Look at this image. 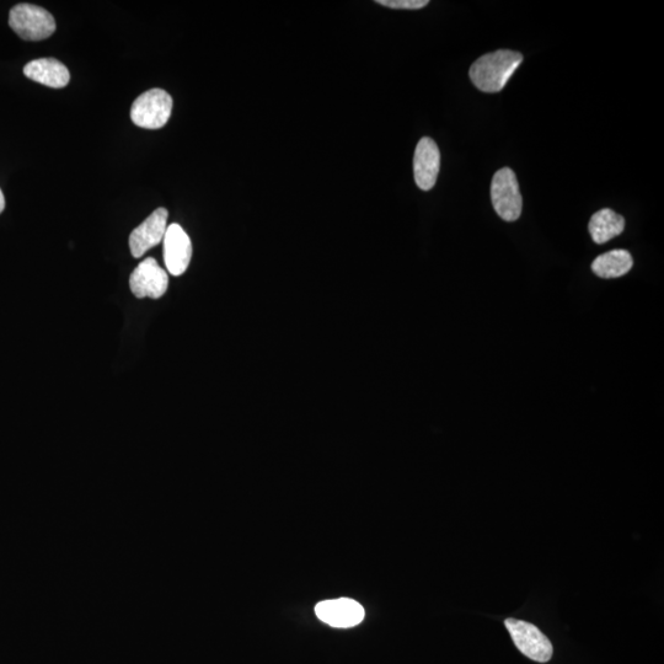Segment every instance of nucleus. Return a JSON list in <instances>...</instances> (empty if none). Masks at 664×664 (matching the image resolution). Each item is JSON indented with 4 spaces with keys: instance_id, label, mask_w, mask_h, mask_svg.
<instances>
[{
    "instance_id": "obj_1",
    "label": "nucleus",
    "mask_w": 664,
    "mask_h": 664,
    "mask_svg": "<svg viewBox=\"0 0 664 664\" xmlns=\"http://www.w3.org/2000/svg\"><path fill=\"white\" fill-rule=\"evenodd\" d=\"M523 56L519 52L500 50L480 57L470 68L471 82L484 93H498L506 87Z\"/></svg>"
},
{
    "instance_id": "obj_2",
    "label": "nucleus",
    "mask_w": 664,
    "mask_h": 664,
    "mask_svg": "<svg viewBox=\"0 0 664 664\" xmlns=\"http://www.w3.org/2000/svg\"><path fill=\"white\" fill-rule=\"evenodd\" d=\"M9 25L25 41H42L56 31V20L46 9L19 4L10 10Z\"/></svg>"
},
{
    "instance_id": "obj_3",
    "label": "nucleus",
    "mask_w": 664,
    "mask_h": 664,
    "mask_svg": "<svg viewBox=\"0 0 664 664\" xmlns=\"http://www.w3.org/2000/svg\"><path fill=\"white\" fill-rule=\"evenodd\" d=\"M173 98L163 89H152L139 95L132 104L131 120L146 130H159L170 120Z\"/></svg>"
},
{
    "instance_id": "obj_4",
    "label": "nucleus",
    "mask_w": 664,
    "mask_h": 664,
    "mask_svg": "<svg viewBox=\"0 0 664 664\" xmlns=\"http://www.w3.org/2000/svg\"><path fill=\"white\" fill-rule=\"evenodd\" d=\"M491 200L503 221L516 222L522 214L523 198L516 174L510 168L498 170L491 182Z\"/></svg>"
},
{
    "instance_id": "obj_5",
    "label": "nucleus",
    "mask_w": 664,
    "mask_h": 664,
    "mask_svg": "<svg viewBox=\"0 0 664 664\" xmlns=\"http://www.w3.org/2000/svg\"><path fill=\"white\" fill-rule=\"evenodd\" d=\"M505 625L514 645L524 656L539 663L551 660L554 653L553 645L537 626L512 618L507 619Z\"/></svg>"
},
{
    "instance_id": "obj_6",
    "label": "nucleus",
    "mask_w": 664,
    "mask_h": 664,
    "mask_svg": "<svg viewBox=\"0 0 664 664\" xmlns=\"http://www.w3.org/2000/svg\"><path fill=\"white\" fill-rule=\"evenodd\" d=\"M169 277L153 257L143 260L132 272L131 291L139 299H159L168 291Z\"/></svg>"
},
{
    "instance_id": "obj_7",
    "label": "nucleus",
    "mask_w": 664,
    "mask_h": 664,
    "mask_svg": "<svg viewBox=\"0 0 664 664\" xmlns=\"http://www.w3.org/2000/svg\"><path fill=\"white\" fill-rule=\"evenodd\" d=\"M164 261L166 269L173 276L184 275L192 257V243L189 235L179 224H171L164 237Z\"/></svg>"
},
{
    "instance_id": "obj_8",
    "label": "nucleus",
    "mask_w": 664,
    "mask_h": 664,
    "mask_svg": "<svg viewBox=\"0 0 664 664\" xmlns=\"http://www.w3.org/2000/svg\"><path fill=\"white\" fill-rule=\"evenodd\" d=\"M169 213L165 208H158L141 226L130 235L131 254L136 259L142 257L148 250L162 243L168 229Z\"/></svg>"
},
{
    "instance_id": "obj_9",
    "label": "nucleus",
    "mask_w": 664,
    "mask_h": 664,
    "mask_svg": "<svg viewBox=\"0 0 664 664\" xmlns=\"http://www.w3.org/2000/svg\"><path fill=\"white\" fill-rule=\"evenodd\" d=\"M439 168H441V152L435 141L423 137L417 143L414 157V175L416 185L422 191H430L435 187Z\"/></svg>"
},
{
    "instance_id": "obj_10",
    "label": "nucleus",
    "mask_w": 664,
    "mask_h": 664,
    "mask_svg": "<svg viewBox=\"0 0 664 664\" xmlns=\"http://www.w3.org/2000/svg\"><path fill=\"white\" fill-rule=\"evenodd\" d=\"M315 613L323 623L339 629L353 628L364 619L362 605L350 598L321 602L315 608Z\"/></svg>"
},
{
    "instance_id": "obj_11",
    "label": "nucleus",
    "mask_w": 664,
    "mask_h": 664,
    "mask_svg": "<svg viewBox=\"0 0 664 664\" xmlns=\"http://www.w3.org/2000/svg\"><path fill=\"white\" fill-rule=\"evenodd\" d=\"M24 74L36 83L55 89L67 87L71 80L68 68L55 58H40L26 64Z\"/></svg>"
},
{
    "instance_id": "obj_12",
    "label": "nucleus",
    "mask_w": 664,
    "mask_h": 664,
    "mask_svg": "<svg viewBox=\"0 0 664 664\" xmlns=\"http://www.w3.org/2000/svg\"><path fill=\"white\" fill-rule=\"evenodd\" d=\"M594 243L605 244L624 232L625 219L609 208L594 213L588 224Z\"/></svg>"
},
{
    "instance_id": "obj_13",
    "label": "nucleus",
    "mask_w": 664,
    "mask_h": 664,
    "mask_svg": "<svg viewBox=\"0 0 664 664\" xmlns=\"http://www.w3.org/2000/svg\"><path fill=\"white\" fill-rule=\"evenodd\" d=\"M634 260L629 251L613 250L593 261L592 271L601 278H618L633 269Z\"/></svg>"
},
{
    "instance_id": "obj_14",
    "label": "nucleus",
    "mask_w": 664,
    "mask_h": 664,
    "mask_svg": "<svg viewBox=\"0 0 664 664\" xmlns=\"http://www.w3.org/2000/svg\"><path fill=\"white\" fill-rule=\"evenodd\" d=\"M377 3L392 9L417 10L425 8L430 2L428 0H378Z\"/></svg>"
},
{
    "instance_id": "obj_15",
    "label": "nucleus",
    "mask_w": 664,
    "mask_h": 664,
    "mask_svg": "<svg viewBox=\"0 0 664 664\" xmlns=\"http://www.w3.org/2000/svg\"><path fill=\"white\" fill-rule=\"evenodd\" d=\"M5 208V197L3 195V191L0 190V213L4 211Z\"/></svg>"
}]
</instances>
